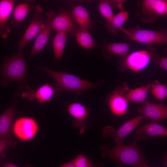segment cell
Here are the masks:
<instances>
[{
    "mask_svg": "<svg viewBox=\"0 0 167 167\" xmlns=\"http://www.w3.org/2000/svg\"><path fill=\"white\" fill-rule=\"evenodd\" d=\"M138 140L134 137L131 143L116 145L111 149L107 145L101 146L99 148L101 156L109 158L117 167H143L148 160L139 145Z\"/></svg>",
    "mask_w": 167,
    "mask_h": 167,
    "instance_id": "obj_1",
    "label": "cell"
},
{
    "mask_svg": "<svg viewBox=\"0 0 167 167\" xmlns=\"http://www.w3.org/2000/svg\"><path fill=\"white\" fill-rule=\"evenodd\" d=\"M22 51L18 49L14 55L5 59L1 67L0 85L5 86L14 82L21 89H31L28 83L27 64Z\"/></svg>",
    "mask_w": 167,
    "mask_h": 167,
    "instance_id": "obj_2",
    "label": "cell"
},
{
    "mask_svg": "<svg viewBox=\"0 0 167 167\" xmlns=\"http://www.w3.org/2000/svg\"><path fill=\"white\" fill-rule=\"evenodd\" d=\"M37 67L40 71L49 74L54 79L56 82L54 90L57 96L62 91H70L80 95L98 85L97 84L84 80L75 75L53 70L44 66Z\"/></svg>",
    "mask_w": 167,
    "mask_h": 167,
    "instance_id": "obj_3",
    "label": "cell"
},
{
    "mask_svg": "<svg viewBox=\"0 0 167 167\" xmlns=\"http://www.w3.org/2000/svg\"><path fill=\"white\" fill-rule=\"evenodd\" d=\"M119 30L126 35V38L149 46L154 44L161 45L167 43V31L165 29L154 31L143 29L137 26L128 29L122 26Z\"/></svg>",
    "mask_w": 167,
    "mask_h": 167,
    "instance_id": "obj_4",
    "label": "cell"
},
{
    "mask_svg": "<svg viewBox=\"0 0 167 167\" xmlns=\"http://www.w3.org/2000/svg\"><path fill=\"white\" fill-rule=\"evenodd\" d=\"M157 55L155 49L150 46L147 49L134 51L119 61L121 69L141 72L147 67Z\"/></svg>",
    "mask_w": 167,
    "mask_h": 167,
    "instance_id": "obj_5",
    "label": "cell"
},
{
    "mask_svg": "<svg viewBox=\"0 0 167 167\" xmlns=\"http://www.w3.org/2000/svg\"><path fill=\"white\" fill-rule=\"evenodd\" d=\"M141 19L147 24L155 21L159 16L167 14V1L165 0H144L140 5Z\"/></svg>",
    "mask_w": 167,
    "mask_h": 167,
    "instance_id": "obj_6",
    "label": "cell"
},
{
    "mask_svg": "<svg viewBox=\"0 0 167 167\" xmlns=\"http://www.w3.org/2000/svg\"><path fill=\"white\" fill-rule=\"evenodd\" d=\"M143 119V116L140 115L126 121L117 130L112 126H106L102 131L103 136L105 138L112 137L116 145L121 144L124 139L137 127Z\"/></svg>",
    "mask_w": 167,
    "mask_h": 167,
    "instance_id": "obj_7",
    "label": "cell"
},
{
    "mask_svg": "<svg viewBox=\"0 0 167 167\" xmlns=\"http://www.w3.org/2000/svg\"><path fill=\"white\" fill-rule=\"evenodd\" d=\"M38 130V125L33 118L23 117L17 118L12 126V131L14 135L18 139L27 141L32 139Z\"/></svg>",
    "mask_w": 167,
    "mask_h": 167,
    "instance_id": "obj_8",
    "label": "cell"
},
{
    "mask_svg": "<svg viewBox=\"0 0 167 167\" xmlns=\"http://www.w3.org/2000/svg\"><path fill=\"white\" fill-rule=\"evenodd\" d=\"M127 85L117 87L109 96L108 103L111 112L116 116L125 115L127 111L130 102L126 92L128 89Z\"/></svg>",
    "mask_w": 167,
    "mask_h": 167,
    "instance_id": "obj_9",
    "label": "cell"
},
{
    "mask_svg": "<svg viewBox=\"0 0 167 167\" xmlns=\"http://www.w3.org/2000/svg\"><path fill=\"white\" fill-rule=\"evenodd\" d=\"M43 11L41 5L36 6L31 23L19 43V50H23L27 43L38 34L45 21L41 16Z\"/></svg>",
    "mask_w": 167,
    "mask_h": 167,
    "instance_id": "obj_10",
    "label": "cell"
},
{
    "mask_svg": "<svg viewBox=\"0 0 167 167\" xmlns=\"http://www.w3.org/2000/svg\"><path fill=\"white\" fill-rule=\"evenodd\" d=\"M57 15L53 11H50L47 12L46 18L42 27L36 37L29 55V58L41 52L45 46L53 30L52 26V21Z\"/></svg>",
    "mask_w": 167,
    "mask_h": 167,
    "instance_id": "obj_11",
    "label": "cell"
},
{
    "mask_svg": "<svg viewBox=\"0 0 167 167\" xmlns=\"http://www.w3.org/2000/svg\"><path fill=\"white\" fill-rule=\"evenodd\" d=\"M53 29L56 31L68 32L75 36L79 27L74 21L70 11L66 8L60 9L52 23Z\"/></svg>",
    "mask_w": 167,
    "mask_h": 167,
    "instance_id": "obj_12",
    "label": "cell"
},
{
    "mask_svg": "<svg viewBox=\"0 0 167 167\" xmlns=\"http://www.w3.org/2000/svg\"><path fill=\"white\" fill-rule=\"evenodd\" d=\"M139 113L142 115L144 119H151L158 123L167 117V106L145 101L138 110Z\"/></svg>",
    "mask_w": 167,
    "mask_h": 167,
    "instance_id": "obj_13",
    "label": "cell"
},
{
    "mask_svg": "<svg viewBox=\"0 0 167 167\" xmlns=\"http://www.w3.org/2000/svg\"><path fill=\"white\" fill-rule=\"evenodd\" d=\"M67 110L69 114L74 118L73 121L74 126L79 129L80 134L84 133L89 115L88 109L82 104L75 102L68 105Z\"/></svg>",
    "mask_w": 167,
    "mask_h": 167,
    "instance_id": "obj_14",
    "label": "cell"
},
{
    "mask_svg": "<svg viewBox=\"0 0 167 167\" xmlns=\"http://www.w3.org/2000/svg\"><path fill=\"white\" fill-rule=\"evenodd\" d=\"M55 91L48 83L40 86L36 90L31 89L23 93L21 97L29 101L35 100L38 103L42 104L50 101L55 95Z\"/></svg>",
    "mask_w": 167,
    "mask_h": 167,
    "instance_id": "obj_15",
    "label": "cell"
},
{
    "mask_svg": "<svg viewBox=\"0 0 167 167\" xmlns=\"http://www.w3.org/2000/svg\"><path fill=\"white\" fill-rule=\"evenodd\" d=\"M15 2L12 0H0V37L6 39L11 30L7 22L14 9Z\"/></svg>",
    "mask_w": 167,
    "mask_h": 167,
    "instance_id": "obj_16",
    "label": "cell"
},
{
    "mask_svg": "<svg viewBox=\"0 0 167 167\" xmlns=\"http://www.w3.org/2000/svg\"><path fill=\"white\" fill-rule=\"evenodd\" d=\"M167 129L158 122L153 121L138 127L134 135L138 140L146 139L149 137L167 136Z\"/></svg>",
    "mask_w": 167,
    "mask_h": 167,
    "instance_id": "obj_17",
    "label": "cell"
},
{
    "mask_svg": "<svg viewBox=\"0 0 167 167\" xmlns=\"http://www.w3.org/2000/svg\"><path fill=\"white\" fill-rule=\"evenodd\" d=\"M16 110L14 101L10 107L0 115V138L12 140L11 133Z\"/></svg>",
    "mask_w": 167,
    "mask_h": 167,
    "instance_id": "obj_18",
    "label": "cell"
},
{
    "mask_svg": "<svg viewBox=\"0 0 167 167\" xmlns=\"http://www.w3.org/2000/svg\"><path fill=\"white\" fill-rule=\"evenodd\" d=\"M70 11L74 21L79 27L88 30L91 28L92 24L90 14L84 7L80 5L74 6Z\"/></svg>",
    "mask_w": 167,
    "mask_h": 167,
    "instance_id": "obj_19",
    "label": "cell"
},
{
    "mask_svg": "<svg viewBox=\"0 0 167 167\" xmlns=\"http://www.w3.org/2000/svg\"><path fill=\"white\" fill-rule=\"evenodd\" d=\"M152 84V83L134 89H128L126 92V96L129 101L143 103L146 101Z\"/></svg>",
    "mask_w": 167,
    "mask_h": 167,
    "instance_id": "obj_20",
    "label": "cell"
},
{
    "mask_svg": "<svg viewBox=\"0 0 167 167\" xmlns=\"http://www.w3.org/2000/svg\"><path fill=\"white\" fill-rule=\"evenodd\" d=\"M129 16L128 12L123 10H121L114 15L110 22L106 21L105 27L107 31L110 34L116 35L118 34V30L122 27L123 25Z\"/></svg>",
    "mask_w": 167,
    "mask_h": 167,
    "instance_id": "obj_21",
    "label": "cell"
},
{
    "mask_svg": "<svg viewBox=\"0 0 167 167\" xmlns=\"http://www.w3.org/2000/svg\"><path fill=\"white\" fill-rule=\"evenodd\" d=\"M78 43L84 49H89L97 46L88 29L79 27L75 36Z\"/></svg>",
    "mask_w": 167,
    "mask_h": 167,
    "instance_id": "obj_22",
    "label": "cell"
},
{
    "mask_svg": "<svg viewBox=\"0 0 167 167\" xmlns=\"http://www.w3.org/2000/svg\"><path fill=\"white\" fill-rule=\"evenodd\" d=\"M32 5L28 2L22 3L15 7L13 10V19L11 22L14 27L15 28L18 27L19 24L25 18L28 12L33 8Z\"/></svg>",
    "mask_w": 167,
    "mask_h": 167,
    "instance_id": "obj_23",
    "label": "cell"
},
{
    "mask_svg": "<svg viewBox=\"0 0 167 167\" xmlns=\"http://www.w3.org/2000/svg\"><path fill=\"white\" fill-rule=\"evenodd\" d=\"M69 33L66 32L56 31L53 38V45L55 58L57 60L62 57Z\"/></svg>",
    "mask_w": 167,
    "mask_h": 167,
    "instance_id": "obj_24",
    "label": "cell"
},
{
    "mask_svg": "<svg viewBox=\"0 0 167 167\" xmlns=\"http://www.w3.org/2000/svg\"><path fill=\"white\" fill-rule=\"evenodd\" d=\"M101 48L109 53L125 57L129 52L130 44L128 43L111 42L103 45Z\"/></svg>",
    "mask_w": 167,
    "mask_h": 167,
    "instance_id": "obj_25",
    "label": "cell"
},
{
    "mask_svg": "<svg viewBox=\"0 0 167 167\" xmlns=\"http://www.w3.org/2000/svg\"><path fill=\"white\" fill-rule=\"evenodd\" d=\"M151 93L156 99L162 101L167 96V87L166 84H162L158 80L152 83L150 89Z\"/></svg>",
    "mask_w": 167,
    "mask_h": 167,
    "instance_id": "obj_26",
    "label": "cell"
},
{
    "mask_svg": "<svg viewBox=\"0 0 167 167\" xmlns=\"http://www.w3.org/2000/svg\"><path fill=\"white\" fill-rule=\"evenodd\" d=\"M98 9L101 15L106 21H111L113 18L114 15L110 1L109 0H101L99 2Z\"/></svg>",
    "mask_w": 167,
    "mask_h": 167,
    "instance_id": "obj_27",
    "label": "cell"
},
{
    "mask_svg": "<svg viewBox=\"0 0 167 167\" xmlns=\"http://www.w3.org/2000/svg\"><path fill=\"white\" fill-rule=\"evenodd\" d=\"M71 161L76 167H104L103 164L101 163L94 164L85 156L82 154L78 155Z\"/></svg>",
    "mask_w": 167,
    "mask_h": 167,
    "instance_id": "obj_28",
    "label": "cell"
},
{
    "mask_svg": "<svg viewBox=\"0 0 167 167\" xmlns=\"http://www.w3.org/2000/svg\"><path fill=\"white\" fill-rule=\"evenodd\" d=\"M17 143L12 140L7 139H0V156L5 150L10 147L15 146Z\"/></svg>",
    "mask_w": 167,
    "mask_h": 167,
    "instance_id": "obj_29",
    "label": "cell"
},
{
    "mask_svg": "<svg viewBox=\"0 0 167 167\" xmlns=\"http://www.w3.org/2000/svg\"><path fill=\"white\" fill-rule=\"evenodd\" d=\"M153 61L156 64L161 68L165 71H167V56L160 57L157 54L154 58Z\"/></svg>",
    "mask_w": 167,
    "mask_h": 167,
    "instance_id": "obj_30",
    "label": "cell"
},
{
    "mask_svg": "<svg viewBox=\"0 0 167 167\" xmlns=\"http://www.w3.org/2000/svg\"><path fill=\"white\" fill-rule=\"evenodd\" d=\"M111 5L114 7L117 8L120 10H123V6L125 2L124 0H112L110 1Z\"/></svg>",
    "mask_w": 167,
    "mask_h": 167,
    "instance_id": "obj_31",
    "label": "cell"
},
{
    "mask_svg": "<svg viewBox=\"0 0 167 167\" xmlns=\"http://www.w3.org/2000/svg\"><path fill=\"white\" fill-rule=\"evenodd\" d=\"M0 167H19L12 163L7 162L3 164ZM25 167H34L32 165L30 164H28L26 165Z\"/></svg>",
    "mask_w": 167,
    "mask_h": 167,
    "instance_id": "obj_32",
    "label": "cell"
},
{
    "mask_svg": "<svg viewBox=\"0 0 167 167\" xmlns=\"http://www.w3.org/2000/svg\"><path fill=\"white\" fill-rule=\"evenodd\" d=\"M58 167H76L72 161L65 163Z\"/></svg>",
    "mask_w": 167,
    "mask_h": 167,
    "instance_id": "obj_33",
    "label": "cell"
},
{
    "mask_svg": "<svg viewBox=\"0 0 167 167\" xmlns=\"http://www.w3.org/2000/svg\"><path fill=\"white\" fill-rule=\"evenodd\" d=\"M143 167H150V166H149V165H148L147 163L145 164Z\"/></svg>",
    "mask_w": 167,
    "mask_h": 167,
    "instance_id": "obj_34",
    "label": "cell"
}]
</instances>
